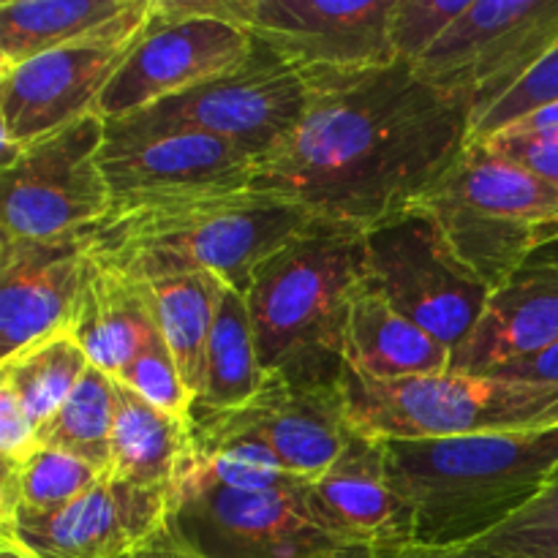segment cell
I'll list each match as a JSON object with an SVG mask.
<instances>
[{"instance_id": "13", "label": "cell", "mask_w": 558, "mask_h": 558, "mask_svg": "<svg viewBox=\"0 0 558 558\" xmlns=\"http://www.w3.org/2000/svg\"><path fill=\"white\" fill-rule=\"evenodd\" d=\"M150 11L153 0L145 14L134 16L118 31L0 69L3 167H9L31 142L98 112L104 90L134 49Z\"/></svg>"}, {"instance_id": "31", "label": "cell", "mask_w": 558, "mask_h": 558, "mask_svg": "<svg viewBox=\"0 0 558 558\" xmlns=\"http://www.w3.org/2000/svg\"><path fill=\"white\" fill-rule=\"evenodd\" d=\"M114 379L129 387V390H134L140 398H145L147 403L172 414V417L194 423L196 398L185 387L161 330L150 336L142 352Z\"/></svg>"}, {"instance_id": "41", "label": "cell", "mask_w": 558, "mask_h": 558, "mask_svg": "<svg viewBox=\"0 0 558 558\" xmlns=\"http://www.w3.org/2000/svg\"><path fill=\"white\" fill-rule=\"evenodd\" d=\"M0 558H38L33 550H27L20 539L11 534H0Z\"/></svg>"}, {"instance_id": "17", "label": "cell", "mask_w": 558, "mask_h": 558, "mask_svg": "<svg viewBox=\"0 0 558 558\" xmlns=\"http://www.w3.org/2000/svg\"><path fill=\"white\" fill-rule=\"evenodd\" d=\"M93 259L82 238H0V352L3 360L65 332Z\"/></svg>"}, {"instance_id": "16", "label": "cell", "mask_w": 558, "mask_h": 558, "mask_svg": "<svg viewBox=\"0 0 558 558\" xmlns=\"http://www.w3.org/2000/svg\"><path fill=\"white\" fill-rule=\"evenodd\" d=\"M169 490L104 477L58 512L0 518V534L20 539L38 558H129L169 526Z\"/></svg>"}, {"instance_id": "29", "label": "cell", "mask_w": 558, "mask_h": 558, "mask_svg": "<svg viewBox=\"0 0 558 558\" xmlns=\"http://www.w3.org/2000/svg\"><path fill=\"white\" fill-rule=\"evenodd\" d=\"M107 474L69 452L38 445L16 466H3L0 480V518L14 512L47 515L85 496Z\"/></svg>"}, {"instance_id": "25", "label": "cell", "mask_w": 558, "mask_h": 558, "mask_svg": "<svg viewBox=\"0 0 558 558\" xmlns=\"http://www.w3.org/2000/svg\"><path fill=\"white\" fill-rule=\"evenodd\" d=\"M265 385L267 376L259 365V354H256L245 294L223 283L210 343H207L205 387L194 407V417L238 412V409L248 407L265 390Z\"/></svg>"}, {"instance_id": "38", "label": "cell", "mask_w": 558, "mask_h": 558, "mask_svg": "<svg viewBox=\"0 0 558 558\" xmlns=\"http://www.w3.org/2000/svg\"><path fill=\"white\" fill-rule=\"evenodd\" d=\"M501 134L510 136H558V101L550 107L537 109V112L526 114L518 123H512L510 129H505ZM499 136V134H496Z\"/></svg>"}, {"instance_id": "22", "label": "cell", "mask_w": 558, "mask_h": 558, "mask_svg": "<svg viewBox=\"0 0 558 558\" xmlns=\"http://www.w3.org/2000/svg\"><path fill=\"white\" fill-rule=\"evenodd\" d=\"M343 360V371L371 381H403L452 371L450 349L368 287L352 303Z\"/></svg>"}, {"instance_id": "27", "label": "cell", "mask_w": 558, "mask_h": 558, "mask_svg": "<svg viewBox=\"0 0 558 558\" xmlns=\"http://www.w3.org/2000/svg\"><path fill=\"white\" fill-rule=\"evenodd\" d=\"M87 368L90 360L65 330L22 349L14 357L0 360V387L16 398L22 412L38 430L63 407Z\"/></svg>"}, {"instance_id": "30", "label": "cell", "mask_w": 558, "mask_h": 558, "mask_svg": "<svg viewBox=\"0 0 558 558\" xmlns=\"http://www.w3.org/2000/svg\"><path fill=\"white\" fill-rule=\"evenodd\" d=\"M472 545L501 558H558V474L518 515Z\"/></svg>"}, {"instance_id": "15", "label": "cell", "mask_w": 558, "mask_h": 558, "mask_svg": "<svg viewBox=\"0 0 558 558\" xmlns=\"http://www.w3.org/2000/svg\"><path fill=\"white\" fill-rule=\"evenodd\" d=\"M303 71H354L396 63L392 0H210Z\"/></svg>"}, {"instance_id": "6", "label": "cell", "mask_w": 558, "mask_h": 558, "mask_svg": "<svg viewBox=\"0 0 558 558\" xmlns=\"http://www.w3.org/2000/svg\"><path fill=\"white\" fill-rule=\"evenodd\" d=\"M441 227L490 292L510 281L545 223L558 221V189L507 161L488 145H469L417 202Z\"/></svg>"}, {"instance_id": "8", "label": "cell", "mask_w": 558, "mask_h": 558, "mask_svg": "<svg viewBox=\"0 0 558 558\" xmlns=\"http://www.w3.org/2000/svg\"><path fill=\"white\" fill-rule=\"evenodd\" d=\"M363 243L365 287L458 352L477 327L490 289L458 256L439 223L412 205L363 232Z\"/></svg>"}, {"instance_id": "37", "label": "cell", "mask_w": 558, "mask_h": 558, "mask_svg": "<svg viewBox=\"0 0 558 558\" xmlns=\"http://www.w3.org/2000/svg\"><path fill=\"white\" fill-rule=\"evenodd\" d=\"M371 558H501L477 545H456V548H420V545H401V548H374Z\"/></svg>"}, {"instance_id": "5", "label": "cell", "mask_w": 558, "mask_h": 558, "mask_svg": "<svg viewBox=\"0 0 558 558\" xmlns=\"http://www.w3.org/2000/svg\"><path fill=\"white\" fill-rule=\"evenodd\" d=\"M349 425L385 441L458 439L558 428V385L447 371L371 381L343 371Z\"/></svg>"}, {"instance_id": "20", "label": "cell", "mask_w": 558, "mask_h": 558, "mask_svg": "<svg viewBox=\"0 0 558 558\" xmlns=\"http://www.w3.org/2000/svg\"><path fill=\"white\" fill-rule=\"evenodd\" d=\"M554 343H558V267L523 265L490 292L474 332L452 352V371L490 374Z\"/></svg>"}, {"instance_id": "40", "label": "cell", "mask_w": 558, "mask_h": 558, "mask_svg": "<svg viewBox=\"0 0 558 558\" xmlns=\"http://www.w3.org/2000/svg\"><path fill=\"white\" fill-rule=\"evenodd\" d=\"M526 265H554L558 267V221L545 223L537 234V248L526 259Z\"/></svg>"}, {"instance_id": "14", "label": "cell", "mask_w": 558, "mask_h": 558, "mask_svg": "<svg viewBox=\"0 0 558 558\" xmlns=\"http://www.w3.org/2000/svg\"><path fill=\"white\" fill-rule=\"evenodd\" d=\"M305 104L308 80L303 69L254 38L251 52L234 69L156 104L150 112L232 142L259 163L298 129Z\"/></svg>"}, {"instance_id": "23", "label": "cell", "mask_w": 558, "mask_h": 558, "mask_svg": "<svg viewBox=\"0 0 558 558\" xmlns=\"http://www.w3.org/2000/svg\"><path fill=\"white\" fill-rule=\"evenodd\" d=\"M147 9L150 0H3L0 69L118 31Z\"/></svg>"}, {"instance_id": "35", "label": "cell", "mask_w": 558, "mask_h": 558, "mask_svg": "<svg viewBox=\"0 0 558 558\" xmlns=\"http://www.w3.org/2000/svg\"><path fill=\"white\" fill-rule=\"evenodd\" d=\"M38 447V436L27 414L5 387H0V461L16 466Z\"/></svg>"}, {"instance_id": "36", "label": "cell", "mask_w": 558, "mask_h": 558, "mask_svg": "<svg viewBox=\"0 0 558 558\" xmlns=\"http://www.w3.org/2000/svg\"><path fill=\"white\" fill-rule=\"evenodd\" d=\"M494 376H505V379L518 381H539V385H558V343L548 347L545 352L532 354V357L512 360V363L501 365V368L490 371Z\"/></svg>"}, {"instance_id": "10", "label": "cell", "mask_w": 558, "mask_h": 558, "mask_svg": "<svg viewBox=\"0 0 558 558\" xmlns=\"http://www.w3.org/2000/svg\"><path fill=\"white\" fill-rule=\"evenodd\" d=\"M556 44L558 0H469L414 71L466 104L474 125Z\"/></svg>"}, {"instance_id": "9", "label": "cell", "mask_w": 558, "mask_h": 558, "mask_svg": "<svg viewBox=\"0 0 558 558\" xmlns=\"http://www.w3.org/2000/svg\"><path fill=\"white\" fill-rule=\"evenodd\" d=\"M107 120L98 112L41 136L3 167V240L82 238L112 210V191L98 163Z\"/></svg>"}, {"instance_id": "19", "label": "cell", "mask_w": 558, "mask_h": 558, "mask_svg": "<svg viewBox=\"0 0 558 558\" xmlns=\"http://www.w3.org/2000/svg\"><path fill=\"white\" fill-rule=\"evenodd\" d=\"M254 436L292 477H322L341 456L349 434L341 385L294 387L267 379L265 390L238 412L199 414Z\"/></svg>"}, {"instance_id": "39", "label": "cell", "mask_w": 558, "mask_h": 558, "mask_svg": "<svg viewBox=\"0 0 558 558\" xmlns=\"http://www.w3.org/2000/svg\"><path fill=\"white\" fill-rule=\"evenodd\" d=\"M129 558H202V556L194 554L191 548H185L180 539H174L167 526L158 537H153L150 543L142 545V548L136 550V554H131Z\"/></svg>"}, {"instance_id": "3", "label": "cell", "mask_w": 558, "mask_h": 558, "mask_svg": "<svg viewBox=\"0 0 558 558\" xmlns=\"http://www.w3.org/2000/svg\"><path fill=\"white\" fill-rule=\"evenodd\" d=\"M365 289L363 232L311 221L262 262L245 289L256 354L267 379L341 385L352 303Z\"/></svg>"}, {"instance_id": "32", "label": "cell", "mask_w": 558, "mask_h": 558, "mask_svg": "<svg viewBox=\"0 0 558 558\" xmlns=\"http://www.w3.org/2000/svg\"><path fill=\"white\" fill-rule=\"evenodd\" d=\"M466 5L469 0H392L390 44L396 60L417 65Z\"/></svg>"}, {"instance_id": "4", "label": "cell", "mask_w": 558, "mask_h": 558, "mask_svg": "<svg viewBox=\"0 0 558 558\" xmlns=\"http://www.w3.org/2000/svg\"><path fill=\"white\" fill-rule=\"evenodd\" d=\"M314 218L256 191L109 213L82 234L90 259L140 281L213 272L245 294L256 267Z\"/></svg>"}, {"instance_id": "26", "label": "cell", "mask_w": 558, "mask_h": 558, "mask_svg": "<svg viewBox=\"0 0 558 558\" xmlns=\"http://www.w3.org/2000/svg\"><path fill=\"white\" fill-rule=\"evenodd\" d=\"M145 283L150 289L158 330L172 352L185 387L199 401L205 387L207 343L216 322L218 298L227 281L213 272H185V276L153 278Z\"/></svg>"}, {"instance_id": "1", "label": "cell", "mask_w": 558, "mask_h": 558, "mask_svg": "<svg viewBox=\"0 0 558 558\" xmlns=\"http://www.w3.org/2000/svg\"><path fill=\"white\" fill-rule=\"evenodd\" d=\"M303 74V118L256 163L251 191L314 221L368 232L412 207L469 147L472 109L414 65Z\"/></svg>"}, {"instance_id": "33", "label": "cell", "mask_w": 558, "mask_h": 558, "mask_svg": "<svg viewBox=\"0 0 558 558\" xmlns=\"http://www.w3.org/2000/svg\"><path fill=\"white\" fill-rule=\"evenodd\" d=\"M558 101V44L501 98L499 104L488 109L477 123L472 125V136H469V145H477V142L494 140L496 134H501L505 129H510L512 123H518L526 114L537 112V109L550 107Z\"/></svg>"}, {"instance_id": "2", "label": "cell", "mask_w": 558, "mask_h": 558, "mask_svg": "<svg viewBox=\"0 0 558 558\" xmlns=\"http://www.w3.org/2000/svg\"><path fill=\"white\" fill-rule=\"evenodd\" d=\"M385 441V439H381ZM412 545L456 548L488 537L558 474V428L385 441Z\"/></svg>"}, {"instance_id": "28", "label": "cell", "mask_w": 558, "mask_h": 558, "mask_svg": "<svg viewBox=\"0 0 558 558\" xmlns=\"http://www.w3.org/2000/svg\"><path fill=\"white\" fill-rule=\"evenodd\" d=\"M114 407V379L90 365L63 407L36 430L38 445L69 452L101 474H109Z\"/></svg>"}, {"instance_id": "12", "label": "cell", "mask_w": 558, "mask_h": 558, "mask_svg": "<svg viewBox=\"0 0 558 558\" xmlns=\"http://www.w3.org/2000/svg\"><path fill=\"white\" fill-rule=\"evenodd\" d=\"M305 485L234 490L183 480L172 490L169 532L202 558H322L343 545L316 526Z\"/></svg>"}, {"instance_id": "7", "label": "cell", "mask_w": 558, "mask_h": 558, "mask_svg": "<svg viewBox=\"0 0 558 558\" xmlns=\"http://www.w3.org/2000/svg\"><path fill=\"white\" fill-rule=\"evenodd\" d=\"M98 163L112 191L109 213L243 194L256 174V158L232 142L150 109L107 120Z\"/></svg>"}, {"instance_id": "18", "label": "cell", "mask_w": 558, "mask_h": 558, "mask_svg": "<svg viewBox=\"0 0 558 558\" xmlns=\"http://www.w3.org/2000/svg\"><path fill=\"white\" fill-rule=\"evenodd\" d=\"M305 505L316 526L338 545H412V526L392 488L385 441L354 425H349L336 463L305 485Z\"/></svg>"}, {"instance_id": "24", "label": "cell", "mask_w": 558, "mask_h": 558, "mask_svg": "<svg viewBox=\"0 0 558 558\" xmlns=\"http://www.w3.org/2000/svg\"><path fill=\"white\" fill-rule=\"evenodd\" d=\"M112 466L107 477L172 494L194 452V423L172 417L114 379Z\"/></svg>"}, {"instance_id": "34", "label": "cell", "mask_w": 558, "mask_h": 558, "mask_svg": "<svg viewBox=\"0 0 558 558\" xmlns=\"http://www.w3.org/2000/svg\"><path fill=\"white\" fill-rule=\"evenodd\" d=\"M477 145H488L490 150L505 156L507 161L529 169V172L558 189V136L499 134L488 142H477Z\"/></svg>"}, {"instance_id": "21", "label": "cell", "mask_w": 558, "mask_h": 558, "mask_svg": "<svg viewBox=\"0 0 558 558\" xmlns=\"http://www.w3.org/2000/svg\"><path fill=\"white\" fill-rule=\"evenodd\" d=\"M69 332L93 368L114 379L158 332L150 289L140 278L93 262Z\"/></svg>"}, {"instance_id": "42", "label": "cell", "mask_w": 558, "mask_h": 558, "mask_svg": "<svg viewBox=\"0 0 558 558\" xmlns=\"http://www.w3.org/2000/svg\"><path fill=\"white\" fill-rule=\"evenodd\" d=\"M371 554H374V548H365V545H343V548L330 550L322 558H371Z\"/></svg>"}, {"instance_id": "11", "label": "cell", "mask_w": 558, "mask_h": 558, "mask_svg": "<svg viewBox=\"0 0 558 558\" xmlns=\"http://www.w3.org/2000/svg\"><path fill=\"white\" fill-rule=\"evenodd\" d=\"M254 47L238 22L210 0H153L150 20L98 101L104 120L145 112L234 69Z\"/></svg>"}]
</instances>
